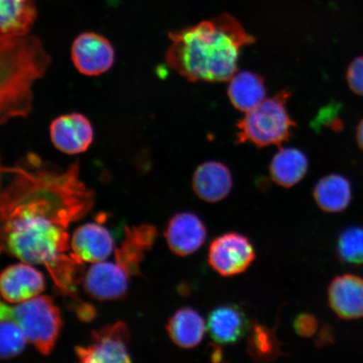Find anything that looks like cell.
<instances>
[{"instance_id":"6da1fadb","label":"cell","mask_w":363,"mask_h":363,"mask_svg":"<svg viewBox=\"0 0 363 363\" xmlns=\"http://www.w3.org/2000/svg\"><path fill=\"white\" fill-rule=\"evenodd\" d=\"M2 218H44L69 228L92 210L94 192L80 178L79 161L65 169L28 152L1 167Z\"/></svg>"},{"instance_id":"7a4b0ae2","label":"cell","mask_w":363,"mask_h":363,"mask_svg":"<svg viewBox=\"0 0 363 363\" xmlns=\"http://www.w3.org/2000/svg\"><path fill=\"white\" fill-rule=\"evenodd\" d=\"M167 65L189 82L220 83L237 74L240 52L255 42L229 15L170 33Z\"/></svg>"},{"instance_id":"3957f363","label":"cell","mask_w":363,"mask_h":363,"mask_svg":"<svg viewBox=\"0 0 363 363\" xmlns=\"http://www.w3.org/2000/svg\"><path fill=\"white\" fill-rule=\"evenodd\" d=\"M52 57L35 35L0 36V121L28 116L33 88L51 65Z\"/></svg>"},{"instance_id":"277c9868","label":"cell","mask_w":363,"mask_h":363,"mask_svg":"<svg viewBox=\"0 0 363 363\" xmlns=\"http://www.w3.org/2000/svg\"><path fill=\"white\" fill-rule=\"evenodd\" d=\"M0 319H10L20 326L28 343L44 356L55 347L62 325L60 310L52 298L42 295L10 306L1 303Z\"/></svg>"},{"instance_id":"5b68a950","label":"cell","mask_w":363,"mask_h":363,"mask_svg":"<svg viewBox=\"0 0 363 363\" xmlns=\"http://www.w3.org/2000/svg\"><path fill=\"white\" fill-rule=\"evenodd\" d=\"M290 94L289 90H282L245 113L237 125L238 143H250L258 147H265L279 146L288 140L296 126L286 110Z\"/></svg>"},{"instance_id":"8992f818","label":"cell","mask_w":363,"mask_h":363,"mask_svg":"<svg viewBox=\"0 0 363 363\" xmlns=\"http://www.w3.org/2000/svg\"><path fill=\"white\" fill-rule=\"evenodd\" d=\"M130 334L124 322L104 326L91 335L87 346L75 348L79 362L84 363L131 362L129 353Z\"/></svg>"},{"instance_id":"52a82bcc","label":"cell","mask_w":363,"mask_h":363,"mask_svg":"<svg viewBox=\"0 0 363 363\" xmlns=\"http://www.w3.org/2000/svg\"><path fill=\"white\" fill-rule=\"evenodd\" d=\"M256 259L251 240L238 233L220 235L212 240L208 251L211 269L223 277L243 274Z\"/></svg>"},{"instance_id":"ba28073f","label":"cell","mask_w":363,"mask_h":363,"mask_svg":"<svg viewBox=\"0 0 363 363\" xmlns=\"http://www.w3.org/2000/svg\"><path fill=\"white\" fill-rule=\"evenodd\" d=\"M71 57L81 74L97 77L111 69L116 52L110 40L103 35L84 33L72 43Z\"/></svg>"},{"instance_id":"9c48e42d","label":"cell","mask_w":363,"mask_h":363,"mask_svg":"<svg viewBox=\"0 0 363 363\" xmlns=\"http://www.w3.org/2000/svg\"><path fill=\"white\" fill-rule=\"evenodd\" d=\"M52 143L67 155L84 153L94 140V128L87 117L79 113H67L56 118L50 125Z\"/></svg>"},{"instance_id":"30bf717a","label":"cell","mask_w":363,"mask_h":363,"mask_svg":"<svg viewBox=\"0 0 363 363\" xmlns=\"http://www.w3.org/2000/svg\"><path fill=\"white\" fill-rule=\"evenodd\" d=\"M157 229L152 225L125 226L124 238L115 248V264L129 277L140 274V265L145 256L153 247Z\"/></svg>"},{"instance_id":"8fae6325","label":"cell","mask_w":363,"mask_h":363,"mask_svg":"<svg viewBox=\"0 0 363 363\" xmlns=\"http://www.w3.org/2000/svg\"><path fill=\"white\" fill-rule=\"evenodd\" d=\"M165 238L167 246L175 255H192L206 242V226L194 213L181 212L171 218L165 230Z\"/></svg>"},{"instance_id":"7c38bea8","label":"cell","mask_w":363,"mask_h":363,"mask_svg":"<svg viewBox=\"0 0 363 363\" xmlns=\"http://www.w3.org/2000/svg\"><path fill=\"white\" fill-rule=\"evenodd\" d=\"M44 289L45 279L42 272L26 262L8 267L0 278L3 298L15 305L39 296Z\"/></svg>"},{"instance_id":"4fadbf2b","label":"cell","mask_w":363,"mask_h":363,"mask_svg":"<svg viewBox=\"0 0 363 363\" xmlns=\"http://www.w3.org/2000/svg\"><path fill=\"white\" fill-rule=\"evenodd\" d=\"M130 278L115 263H94L86 272L83 285L91 298L99 301H117L128 291Z\"/></svg>"},{"instance_id":"5bb4252c","label":"cell","mask_w":363,"mask_h":363,"mask_svg":"<svg viewBox=\"0 0 363 363\" xmlns=\"http://www.w3.org/2000/svg\"><path fill=\"white\" fill-rule=\"evenodd\" d=\"M251 325L252 322L242 307L225 303L211 311L206 328L215 342L233 345L247 335Z\"/></svg>"},{"instance_id":"9a60e30c","label":"cell","mask_w":363,"mask_h":363,"mask_svg":"<svg viewBox=\"0 0 363 363\" xmlns=\"http://www.w3.org/2000/svg\"><path fill=\"white\" fill-rule=\"evenodd\" d=\"M72 253L84 262L98 263L111 255L113 239L106 227L98 223L82 225L71 238Z\"/></svg>"},{"instance_id":"2e32d148","label":"cell","mask_w":363,"mask_h":363,"mask_svg":"<svg viewBox=\"0 0 363 363\" xmlns=\"http://www.w3.org/2000/svg\"><path fill=\"white\" fill-rule=\"evenodd\" d=\"M192 188L195 194L207 203L223 201L233 188V175L223 163L216 161L206 162L195 170L192 179Z\"/></svg>"},{"instance_id":"e0dca14e","label":"cell","mask_w":363,"mask_h":363,"mask_svg":"<svg viewBox=\"0 0 363 363\" xmlns=\"http://www.w3.org/2000/svg\"><path fill=\"white\" fill-rule=\"evenodd\" d=\"M328 301L331 310L342 319L363 317V279L352 274L337 277L330 284Z\"/></svg>"},{"instance_id":"ac0fdd59","label":"cell","mask_w":363,"mask_h":363,"mask_svg":"<svg viewBox=\"0 0 363 363\" xmlns=\"http://www.w3.org/2000/svg\"><path fill=\"white\" fill-rule=\"evenodd\" d=\"M206 324L199 313L191 308H180L167 325L172 342L184 349L197 347L206 334Z\"/></svg>"},{"instance_id":"d6986e66","label":"cell","mask_w":363,"mask_h":363,"mask_svg":"<svg viewBox=\"0 0 363 363\" xmlns=\"http://www.w3.org/2000/svg\"><path fill=\"white\" fill-rule=\"evenodd\" d=\"M266 86L260 75L250 71L237 72L230 79L228 97L237 110L247 113L266 99Z\"/></svg>"},{"instance_id":"ffe728a7","label":"cell","mask_w":363,"mask_h":363,"mask_svg":"<svg viewBox=\"0 0 363 363\" xmlns=\"http://www.w3.org/2000/svg\"><path fill=\"white\" fill-rule=\"evenodd\" d=\"M36 16L33 0H0V33L3 36L29 35Z\"/></svg>"},{"instance_id":"44dd1931","label":"cell","mask_w":363,"mask_h":363,"mask_svg":"<svg viewBox=\"0 0 363 363\" xmlns=\"http://www.w3.org/2000/svg\"><path fill=\"white\" fill-rule=\"evenodd\" d=\"M308 169L306 154L296 148L280 149L272 157L269 172L274 183L291 188L305 178Z\"/></svg>"},{"instance_id":"7402d4cb","label":"cell","mask_w":363,"mask_h":363,"mask_svg":"<svg viewBox=\"0 0 363 363\" xmlns=\"http://www.w3.org/2000/svg\"><path fill=\"white\" fill-rule=\"evenodd\" d=\"M317 206L328 213L342 212L352 201L350 182L339 174L324 177L318 182L313 191Z\"/></svg>"},{"instance_id":"603a6c76","label":"cell","mask_w":363,"mask_h":363,"mask_svg":"<svg viewBox=\"0 0 363 363\" xmlns=\"http://www.w3.org/2000/svg\"><path fill=\"white\" fill-rule=\"evenodd\" d=\"M281 342L276 335V328L252 321L247 334V352L257 362H274L282 355Z\"/></svg>"},{"instance_id":"cb8c5ba5","label":"cell","mask_w":363,"mask_h":363,"mask_svg":"<svg viewBox=\"0 0 363 363\" xmlns=\"http://www.w3.org/2000/svg\"><path fill=\"white\" fill-rule=\"evenodd\" d=\"M340 260L351 265L363 263V227L354 226L340 234L337 242Z\"/></svg>"},{"instance_id":"d4e9b609","label":"cell","mask_w":363,"mask_h":363,"mask_svg":"<svg viewBox=\"0 0 363 363\" xmlns=\"http://www.w3.org/2000/svg\"><path fill=\"white\" fill-rule=\"evenodd\" d=\"M27 340L20 326L10 319L0 322V352L2 359L8 360L19 356L24 351Z\"/></svg>"},{"instance_id":"484cf974","label":"cell","mask_w":363,"mask_h":363,"mask_svg":"<svg viewBox=\"0 0 363 363\" xmlns=\"http://www.w3.org/2000/svg\"><path fill=\"white\" fill-rule=\"evenodd\" d=\"M293 326L298 337L310 338L316 334L319 322L314 315L310 313H301L295 317Z\"/></svg>"},{"instance_id":"4316f807","label":"cell","mask_w":363,"mask_h":363,"mask_svg":"<svg viewBox=\"0 0 363 363\" xmlns=\"http://www.w3.org/2000/svg\"><path fill=\"white\" fill-rule=\"evenodd\" d=\"M346 79L354 94L363 97V56L354 59L349 65Z\"/></svg>"},{"instance_id":"83f0119b","label":"cell","mask_w":363,"mask_h":363,"mask_svg":"<svg viewBox=\"0 0 363 363\" xmlns=\"http://www.w3.org/2000/svg\"><path fill=\"white\" fill-rule=\"evenodd\" d=\"M334 335L333 330L328 325H325L324 328L319 331L317 337L315 338V346L318 347H324L328 346L330 343L333 342Z\"/></svg>"},{"instance_id":"f1b7e54d","label":"cell","mask_w":363,"mask_h":363,"mask_svg":"<svg viewBox=\"0 0 363 363\" xmlns=\"http://www.w3.org/2000/svg\"><path fill=\"white\" fill-rule=\"evenodd\" d=\"M211 350V358L213 362H219L223 359V352H222L220 347L213 346Z\"/></svg>"},{"instance_id":"f546056e","label":"cell","mask_w":363,"mask_h":363,"mask_svg":"<svg viewBox=\"0 0 363 363\" xmlns=\"http://www.w3.org/2000/svg\"><path fill=\"white\" fill-rule=\"evenodd\" d=\"M357 142L358 146L363 151V119L361 121L359 125L357 126Z\"/></svg>"}]
</instances>
